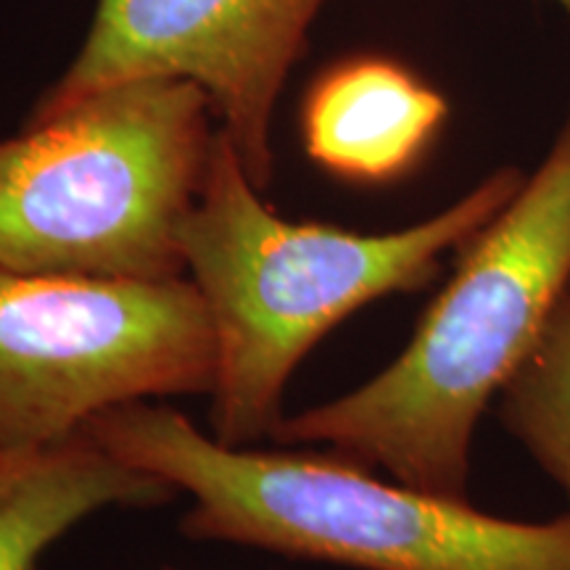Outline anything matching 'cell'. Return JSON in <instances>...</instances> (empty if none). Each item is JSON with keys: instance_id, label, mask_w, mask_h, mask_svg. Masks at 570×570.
Wrapping results in <instances>:
<instances>
[{"instance_id": "obj_10", "label": "cell", "mask_w": 570, "mask_h": 570, "mask_svg": "<svg viewBox=\"0 0 570 570\" xmlns=\"http://www.w3.org/2000/svg\"><path fill=\"white\" fill-rule=\"evenodd\" d=\"M547 3H554L570 19V0H547Z\"/></svg>"}, {"instance_id": "obj_6", "label": "cell", "mask_w": 570, "mask_h": 570, "mask_svg": "<svg viewBox=\"0 0 570 570\" xmlns=\"http://www.w3.org/2000/svg\"><path fill=\"white\" fill-rule=\"evenodd\" d=\"M327 0H96L67 71L38 98L42 122L111 85L177 77L209 96L248 180L273 185V119Z\"/></svg>"}, {"instance_id": "obj_4", "label": "cell", "mask_w": 570, "mask_h": 570, "mask_svg": "<svg viewBox=\"0 0 570 570\" xmlns=\"http://www.w3.org/2000/svg\"><path fill=\"white\" fill-rule=\"evenodd\" d=\"M212 119L196 82L146 77L0 138V269L185 277L180 238L209 169Z\"/></svg>"}, {"instance_id": "obj_2", "label": "cell", "mask_w": 570, "mask_h": 570, "mask_svg": "<svg viewBox=\"0 0 570 570\" xmlns=\"http://www.w3.org/2000/svg\"><path fill=\"white\" fill-rule=\"evenodd\" d=\"M523 177L518 167H499L423 223L354 233L283 219L217 130L180 238L185 275L217 338L212 436L233 449L273 441L291 375L320 338L377 298L425 288L444 256L481 230Z\"/></svg>"}, {"instance_id": "obj_1", "label": "cell", "mask_w": 570, "mask_h": 570, "mask_svg": "<svg viewBox=\"0 0 570 570\" xmlns=\"http://www.w3.org/2000/svg\"><path fill=\"white\" fill-rule=\"evenodd\" d=\"M454 256L407 348L360 389L283 417L269 444L327 449L468 499L479 420L570 291V104L539 167Z\"/></svg>"}, {"instance_id": "obj_9", "label": "cell", "mask_w": 570, "mask_h": 570, "mask_svg": "<svg viewBox=\"0 0 570 570\" xmlns=\"http://www.w3.org/2000/svg\"><path fill=\"white\" fill-rule=\"evenodd\" d=\"M497 415L570 502V291L497 396Z\"/></svg>"}, {"instance_id": "obj_7", "label": "cell", "mask_w": 570, "mask_h": 570, "mask_svg": "<svg viewBox=\"0 0 570 570\" xmlns=\"http://www.w3.org/2000/svg\"><path fill=\"white\" fill-rule=\"evenodd\" d=\"M446 117L444 92L407 63L377 53L348 56L306 90L304 151L338 180L389 185L423 161Z\"/></svg>"}, {"instance_id": "obj_5", "label": "cell", "mask_w": 570, "mask_h": 570, "mask_svg": "<svg viewBox=\"0 0 570 570\" xmlns=\"http://www.w3.org/2000/svg\"><path fill=\"white\" fill-rule=\"evenodd\" d=\"M217 338L190 277L0 269V454L67 441L135 402L212 394Z\"/></svg>"}, {"instance_id": "obj_3", "label": "cell", "mask_w": 570, "mask_h": 570, "mask_svg": "<svg viewBox=\"0 0 570 570\" xmlns=\"http://www.w3.org/2000/svg\"><path fill=\"white\" fill-rule=\"evenodd\" d=\"M82 433L194 499L180 520L194 541L360 570H570V515L504 520L317 446L233 449L161 402L109 410Z\"/></svg>"}, {"instance_id": "obj_8", "label": "cell", "mask_w": 570, "mask_h": 570, "mask_svg": "<svg viewBox=\"0 0 570 570\" xmlns=\"http://www.w3.org/2000/svg\"><path fill=\"white\" fill-rule=\"evenodd\" d=\"M175 487L77 433L0 454V570H35L77 523L109 508H159Z\"/></svg>"}]
</instances>
